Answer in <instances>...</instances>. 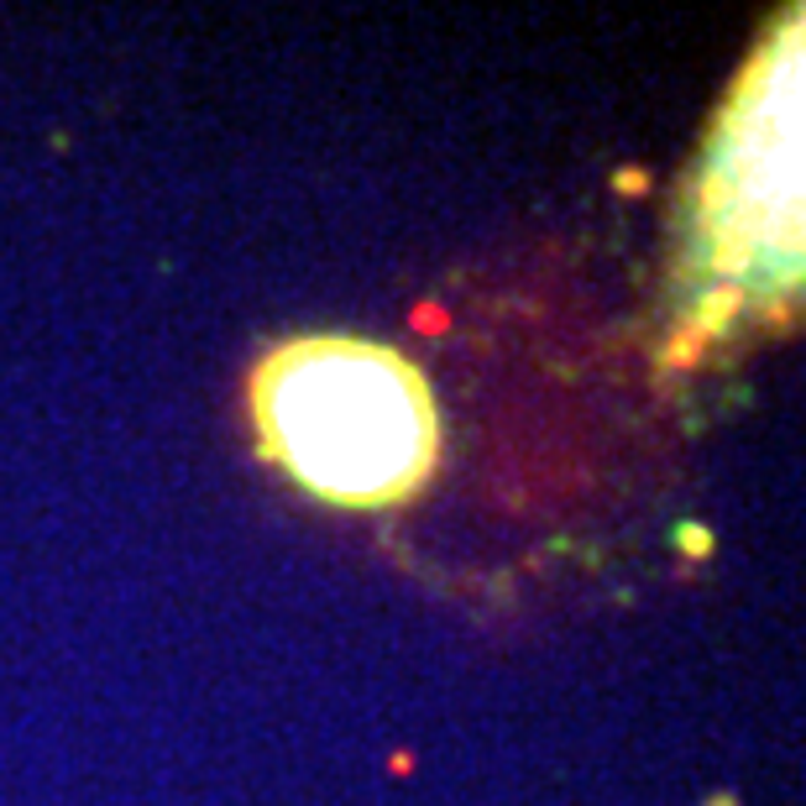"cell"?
I'll use <instances>...</instances> for the list:
<instances>
[{
    "mask_svg": "<svg viewBox=\"0 0 806 806\" xmlns=\"http://www.w3.org/2000/svg\"><path fill=\"white\" fill-rule=\"evenodd\" d=\"M252 414L283 471L346 508L403 503L441 450L420 367L346 336L273 351L252 378Z\"/></svg>",
    "mask_w": 806,
    "mask_h": 806,
    "instance_id": "6da1fadb",
    "label": "cell"
}]
</instances>
